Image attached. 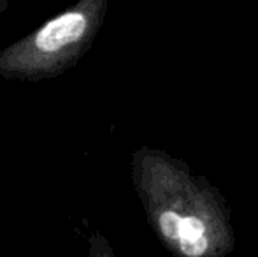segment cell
Returning a JSON list of instances; mask_svg holds the SVG:
<instances>
[{
    "label": "cell",
    "mask_w": 258,
    "mask_h": 257,
    "mask_svg": "<svg viewBox=\"0 0 258 257\" xmlns=\"http://www.w3.org/2000/svg\"><path fill=\"white\" fill-rule=\"evenodd\" d=\"M144 215L172 257H227L237 238L223 194L181 159L141 146L130 161Z\"/></svg>",
    "instance_id": "cell-1"
},
{
    "label": "cell",
    "mask_w": 258,
    "mask_h": 257,
    "mask_svg": "<svg viewBox=\"0 0 258 257\" xmlns=\"http://www.w3.org/2000/svg\"><path fill=\"white\" fill-rule=\"evenodd\" d=\"M107 7V0H79L0 49V78L35 83L74 69L95 42Z\"/></svg>",
    "instance_id": "cell-2"
},
{
    "label": "cell",
    "mask_w": 258,
    "mask_h": 257,
    "mask_svg": "<svg viewBox=\"0 0 258 257\" xmlns=\"http://www.w3.org/2000/svg\"><path fill=\"white\" fill-rule=\"evenodd\" d=\"M88 257H116L109 240L100 231H92L88 236Z\"/></svg>",
    "instance_id": "cell-3"
},
{
    "label": "cell",
    "mask_w": 258,
    "mask_h": 257,
    "mask_svg": "<svg viewBox=\"0 0 258 257\" xmlns=\"http://www.w3.org/2000/svg\"><path fill=\"white\" fill-rule=\"evenodd\" d=\"M9 0H0V14H4L7 9H9Z\"/></svg>",
    "instance_id": "cell-4"
}]
</instances>
